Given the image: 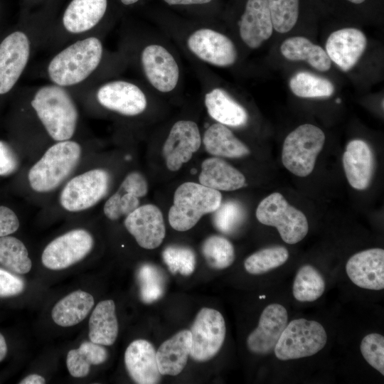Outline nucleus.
I'll use <instances>...</instances> for the list:
<instances>
[{"label":"nucleus","mask_w":384,"mask_h":384,"mask_svg":"<svg viewBox=\"0 0 384 384\" xmlns=\"http://www.w3.org/2000/svg\"><path fill=\"white\" fill-rule=\"evenodd\" d=\"M105 50L100 36L71 41L54 51L45 63L42 75L48 82L82 95L98 84Z\"/></svg>","instance_id":"1"},{"label":"nucleus","mask_w":384,"mask_h":384,"mask_svg":"<svg viewBox=\"0 0 384 384\" xmlns=\"http://www.w3.org/2000/svg\"><path fill=\"white\" fill-rule=\"evenodd\" d=\"M51 25L21 24L0 39V96L15 90L36 51L46 48Z\"/></svg>","instance_id":"2"},{"label":"nucleus","mask_w":384,"mask_h":384,"mask_svg":"<svg viewBox=\"0 0 384 384\" xmlns=\"http://www.w3.org/2000/svg\"><path fill=\"white\" fill-rule=\"evenodd\" d=\"M27 90L30 107L47 134L55 142L71 139L79 120L75 97L50 82Z\"/></svg>","instance_id":"3"},{"label":"nucleus","mask_w":384,"mask_h":384,"mask_svg":"<svg viewBox=\"0 0 384 384\" xmlns=\"http://www.w3.org/2000/svg\"><path fill=\"white\" fill-rule=\"evenodd\" d=\"M107 0H71L59 22L51 25L46 48L53 51L85 37L99 36L97 28L104 19Z\"/></svg>","instance_id":"4"},{"label":"nucleus","mask_w":384,"mask_h":384,"mask_svg":"<svg viewBox=\"0 0 384 384\" xmlns=\"http://www.w3.org/2000/svg\"><path fill=\"white\" fill-rule=\"evenodd\" d=\"M81 154V146L75 141L56 142L30 169L28 179L31 188L38 193L56 188L77 166Z\"/></svg>","instance_id":"5"},{"label":"nucleus","mask_w":384,"mask_h":384,"mask_svg":"<svg viewBox=\"0 0 384 384\" xmlns=\"http://www.w3.org/2000/svg\"><path fill=\"white\" fill-rule=\"evenodd\" d=\"M221 201L219 191L201 183H183L174 192L173 205L168 215L169 224L177 231L188 230L203 215L214 212Z\"/></svg>","instance_id":"6"},{"label":"nucleus","mask_w":384,"mask_h":384,"mask_svg":"<svg viewBox=\"0 0 384 384\" xmlns=\"http://www.w3.org/2000/svg\"><path fill=\"white\" fill-rule=\"evenodd\" d=\"M324 142L325 134L320 128L311 124L299 126L284 141L283 165L297 176H307L312 172Z\"/></svg>","instance_id":"7"},{"label":"nucleus","mask_w":384,"mask_h":384,"mask_svg":"<svg viewBox=\"0 0 384 384\" xmlns=\"http://www.w3.org/2000/svg\"><path fill=\"white\" fill-rule=\"evenodd\" d=\"M327 341V334L319 322L297 319L287 324L274 348L280 361L311 356L320 351Z\"/></svg>","instance_id":"8"},{"label":"nucleus","mask_w":384,"mask_h":384,"mask_svg":"<svg viewBox=\"0 0 384 384\" xmlns=\"http://www.w3.org/2000/svg\"><path fill=\"white\" fill-rule=\"evenodd\" d=\"M256 218L262 224L275 227L283 241L288 244L300 242L309 230L305 215L278 192L271 193L259 203Z\"/></svg>","instance_id":"9"},{"label":"nucleus","mask_w":384,"mask_h":384,"mask_svg":"<svg viewBox=\"0 0 384 384\" xmlns=\"http://www.w3.org/2000/svg\"><path fill=\"white\" fill-rule=\"evenodd\" d=\"M91 95L104 109L127 117L142 114L147 106L143 90L135 83L124 80L98 83L82 95Z\"/></svg>","instance_id":"10"},{"label":"nucleus","mask_w":384,"mask_h":384,"mask_svg":"<svg viewBox=\"0 0 384 384\" xmlns=\"http://www.w3.org/2000/svg\"><path fill=\"white\" fill-rule=\"evenodd\" d=\"M110 175L106 170L95 169L72 178L63 187L59 198L60 206L69 212H80L96 205L106 195Z\"/></svg>","instance_id":"11"},{"label":"nucleus","mask_w":384,"mask_h":384,"mask_svg":"<svg viewBox=\"0 0 384 384\" xmlns=\"http://www.w3.org/2000/svg\"><path fill=\"white\" fill-rule=\"evenodd\" d=\"M191 357L199 362L213 358L221 348L226 327L223 315L211 308H202L191 328Z\"/></svg>","instance_id":"12"},{"label":"nucleus","mask_w":384,"mask_h":384,"mask_svg":"<svg viewBox=\"0 0 384 384\" xmlns=\"http://www.w3.org/2000/svg\"><path fill=\"white\" fill-rule=\"evenodd\" d=\"M93 245V238L88 231L80 228L72 230L46 245L41 261L49 270H63L85 258Z\"/></svg>","instance_id":"13"},{"label":"nucleus","mask_w":384,"mask_h":384,"mask_svg":"<svg viewBox=\"0 0 384 384\" xmlns=\"http://www.w3.org/2000/svg\"><path fill=\"white\" fill-rule=\"evenodd\" d=\"M188 50L200 60L214 66L225 68L237 60L233 42L225 35L208 28H199L187 39Z\"/></svg>","instance_id":"14"},{"label":"nucleus","mask_w":384,"mask_h":384,"mask_svg":"<svg viewBox=\"0 0 384 384\" xmlns=\"http://www.w3.org/2000/svg\"><path fill=\"white\" fill-rule=\"evenodd\" d=\"M140 64L143 73L151 86L166 93L176 87L180 70L171 53L164 46L149 44L140 53Z\"/></svg>","instance_id":"15"},{"label":"nucleus","mask_w":384,"mask_h":384,"mask_svg":"<svg viewBox=\"0 0 384 384\" xmlns=\"http://www.w3.org/2000/svg\"><path fill=\"white\" fill-rule=\"evenodd\" d=\"M201 144L198 127L191 120H180L172 126L162 153L169 170L176 171L187 163Z\"/></svg>","instance_id":"16"},{"label":"nucleus","mask_w":384,"mask_h":384,"mask_svg":"<svg viewBox=\"0 0 384 384\" xmlns=\"http://www.w3.org/2000/svg\"><path fill=\"white\" fill-rule=\"evenodd\" d=\"M124 226L138 245L147 250L158 247L163 242L165 224L160 209L152 204L139 206L126 216Z\"/></svg>","instance_id":"17"},{"label":"nucleus","mask_w":384,"mask_h":384,"mask_svg":"<svg viewBox=\"0 0 384 384\" xmlns=\"http://www.w3.org/2000/svg\"><path fill=\"white\" fill-rule=\"evenodd\" d=\"M288 321V313L279 304H270L262 311L258 326L247 336V346L253 353H271Z\"/></svg>","instance_id":"18"},{"label":"nucleus","mask_w":384,"mask_h":384,"mask_svg":"<svg viewBox=\"0 0 384 384\" xmlns=\"http://www.w3.org/2000/svg\"><path fill=\"white\" fill-rule=\"evenodd\" d=\"M346 271L351 282L366 289L384 288V250L371 248L352 255L346 262Z\"/></svg>","instance_id":"19"},{"label":"nucleus","mask_w":384,"mask_h":384,"mask_svg":"<svg viewBox=\"0 0 384 384\" xmlns=\"http://www.w3.org/2000/svg\"><path fill=\"white\" fill-rule=\"evenodd\" d=\"M367 45L365 34L356 28H344L334 31L326 43V52L330 60L347 72L358 63Z\"/></svg>","instance_id":"20"},{"label":"nucleus","mask_w":384,"mask_h":384,"mask_svg":"<svg viewBox=\"0 0 384 384\" xmlns=\"http://www.w3.org/2000/svg\"><path fill=\"white\" fill-rule=\"evenodd\" d=\"M238 25L240 38L247 47L257 48L268 40L273 26L267 0H247Z\"/></svg>","instance_id":"21"},{"label":"nucleus","mask_w":384,"mask_h":384,"mask_svg":"<svg viewBox=\"0 0 384 384\" xmlns=\"http://www.w3.org/2000/svg\"><path fill=\"white\" fill-rule=\"evenodd\" d=\"M147 192L148 184L144 176L137 171L129 173L118 190L105 202L103 207L105 216L111 220L127 216L139 206V199Z\"/></svg>","instance_id":"22"},{"label":"nucleus","mask_w":384,"mask_h":384,"mask_svg":"<svg viewBox=\"0 0 384 384\" xmlns=\"http://www.w3.org/2000/svg\"><path fill=\"white\" fill-rule=\"evenodd\" d=\"M124 363L130 378L139 384H156L161 378L154 346L144 339L133 341L124 353Z\"/></svg>","instance_id":"23"},{"label":"nucleus","mask_w":384,"mask_h":384,"mask_svg":"<svg viewBox=\"0 0 384 384\" xmlns=\"http://www.w3.org/2000/svg\"><path fill=\"white\" fill-rule=\"evenodd\" d=\"M343 166L349 184L355 189L368 187L374 172L375 160L369 145L361 139H353L346 145Z\"/></svg>","instance_id":"24"},{"label":"nucleus","mask_w":384,"mask_h":384,"mask_svg":"<svg viewBox=\"0 0 384 384\" xmlns=\"http://www.w3.org/2000/svg\"><path fill=\"white\" fill-rule=\"evenodd\" d=\"M191 348L189 330L180 331L164 341L156 351V361L161 375H177L186 365Z\"/></svg>","instance_id":"25"},{"label":"nucleus","mask_w":384,"mask_h":384,"mask_svg":"<svg viewBox=\"0 0 384 384\" xmlns=\"http://www.w3.org/2000/svg\"><path fill=\"white\" fill-rule=\"evenodd\" d=\"M204 103L210 117L220 124L237 127L247 122L246 110L222 88L215 87L207 92Z\"/></svg>","instance_id":"26"},{"label":"nucleus","mask_w":384,"mask_h":384,"mask_svg":"<svg viewBox=\"0 0 384 384\" xmlns=\"http://www.w3.org/2000/svg\"><path fill=\"white\" fill-rule=\"evenodd\" d=\"M200 183L217 191H235L245 186V177L223 159H205L198 177Z\"/></svg>","instance_id":"27"},{"label":"nucleus","mask_w":384,"mask_h":384,"mask_svg":"<svg viewBox=\"0 0 384 384\" xmlns=\"http://www.w3.org/2000/svg\"><path fill=\"white\" fill-rule=\"evenodd\" d=\"M280 51L287 60L305 61L319 71L325 72L331 67V60L326 50L304 36L287 38L281 44Z\"/></svg>","instance_id":"28"},{"label":"nucleus","mask_w":384,"mask_h":384,"mask_svg":"<svg viewBox=\"0 0 384 384\" xmlns=\"http://www.w3.org/2000/svg\"><path fill=\"white\" fill-rule=\"evenodd\" d=\"M93 297L82 290H76L58 301L53 306V321L63 327L76 325L84 320L94 306Z\"/></svg>","instance_id":"29"},{"label":"nucleus","mask_w":384,"mask_h":384,"mask_svg":"<svg viewBox=\"0 0 384 384\" xmlns=\"http://www.w3.org/2000/svg\"><path fill=\"white\" fill-rule=\"evenodd\" d=\"M118 335V322L113 300L100 302L89 320V338L95 343L112 346Z\"/></svg>","instance_id":"30"},{"label":"nucleus","mask_w":384,"mask_h":384,"mask_svg":"<svg viewBox=\"0 0 384 384\" xmlns=\"http://www.w3.org/2000/svg\"><path fill=\"white\" fill-rule=\"evenodd\" d=\"M203 142L206 151L215 156L240 158L250 152L230 129L220 123L213 124L206 130Z\"/></svg>","instance_id":"31"},{"label":"nucleus","mask_w":384,"mask_h":384,"mask_svg":"<svg viewBox=\"0 0 384 384\" xmlns=\"http://www.w3.org/2000/svg\"><path fill=\"white\" fill-rule=\"evenodd\" d=\"M108 353L103 346L90 341L82 342L78 348L68 351L66 365L74 378L88 375L91 365H100L107 360Z\"/></svg>","instance_id":"32"},{"label":"nucleus","mask_w":384,"mask_h":384,"mask_svg":"<svg viewBox=\"0 0 384 384\" xmlns=\"http://www.w3.org/2000/svg\"><path fill=\"white\" fill-rule=\"evenodd\" d=\"M324 278L314 267L304 265L298 270L292 287L293 296L297 301L314 302L324 294Z\"/></svg>","instance_id":"33"},{"label":"nucleus","mask_w":384,"mask_h":384,"mask_svg":"<svg viewBox=\"0 0 384 384\" xmlns=\"http://www.w3.org/2000/svg\"><path fill=\"white\" fill-rule=\"evenodd\" d=\"M289 86L294 95L303 98L329 97L335 90L328 79L306 71L295 73L290 78Z\"/></svg>","instance_id":"34"},{"label":"nucleus","mask_w":384,"mask_h":384,"mask_svg":"<svg viewBox=\"0 0 384 384\" xmlns=\"http://www.w3.org/2000/svg\"><path fill=\"white\" fill-rule=\"evenodd\" d=\"M0 264L18 274L28 273L32 267L24 244L18 238L9 235L0 238Z\"/></svg>","instance_id":"35"},{"label":"nucleus","mask_w":384,"mask_h":384,"mask_svg":"<svg viewBox=\"0 0 384 384\" xmlns=\"http://www.w3.org/2000/svg\"><path fill=\"white\" fill-rule=\"evenodd\" d=\"M288 258L289 252L286 247L271 246L247 257L244 262V267L251 274H262L284 265Z\"/></svg>","instance_id":"36"},{"label":"nucleus","mask_w":384,"mask_h":384,"mask_svg":"<svg viewBox=\"0 0 384 384\" xmlns=\"http://www.w3.org/2000/svg\"><path fill=\"white\" fill-rule=\"evenodd\" d=\"M201 250L208 265L215 270L230 267L235 260V250L232 243L225 238L211 235L203 242Z\"/></svg>","instance_id":"37"},{"label":"nucleus","mask_w":384,"mask_h":384,"mask_svg":"<svg viewBox=\"0 0 384 384\" xmlns=\"http://www.w3.org/2000/svg\"><path fill=\"white\" fill-rule=\"evenodd\" d=\"M273 28L284 33L296 25L299 14V0H267Z\"/></svg>","instance_id":"38"},{"label":"nucleus","mask_w":384,"mask_h":384,"mask_svg":"<svg viewBox=\"0 0 384 384\" xmlns=\"http://www.w3.org/2000/svg\"><path fill=\"white\" fill-rule=\"evenodd\" d=\"M140 296L144 302L151 303L164 294L165 279L163 272L156 266L144 264L138 271Z\"/></svg>","instance_id":"39"},{"label":"nucleus","mask_w":384,"mask_h":384,"mask_svg":"<svg viewBox=\"0 0 384 384\" xmlns=\"http://www.w3.org/2000/svg\"><path fill=\"white\" fill-rule=\"evenodd\" d=\"M213 213L215 228L225 234H230L235 231L242 224L245 215L242 206L235 201L221 203Z\"/></svg>","instance_id":"40"},{"label":"nucleus","mask_w":384,"mask_h":384,"mask_svg":"<svg viewBox=\"0 0 384 384\" xmlns=\"http://www.w3.org/2000/svg\"><path fill=\"white\" fill-rule=\"evenodd\" d=\"M162 257L171 273L178 272L182 275H190L196 267V255L188 247L171 245L162 252Z\"/></svg>","instance_id":"41"},{"label":"nucleus","mask_w":384,"mask_h":384,"mask_svg":"<svg viewBox=\"0 0 384 384\" xmlns=\"http://www.w3.org/2000/svg\"><path fill=\"white\" fill-rule=\"evenodd\" d=\"M361 354L367 363L384 375V337L372 333L366 335L360 345Z\"/></svg>","instance_id":"42"},{"label":"nucleus","mask_w":384,"mask_h":384,"mask_svg":"<svg viewBox=\"0 0 384 384\" xmlns=\"http://www.w3.org/2000/svg\"><path fill=\"white\" fill-rule=\"evenodd\" d=\"M25 289L22 278L0 267V298L20 294Z\"/></svg>","instance_id":"43"},{"label":"nucleus","mask_w":384,"mask_h":384,"mask_svg":"<svg viewBox=\"0 0 384 384\" xmlns=\"http://www.w3.org/2000/svg\"><path fill=\"white\" fill-rule=\"evenodd\" d=\"M19 228L16 213L9 208L0 206V238L15 233Z\"/></svg>","instance_id":"44"},{"label":"nucleus","mask_w":384,"mask_h":384,"mask_svg":"<svg viewBox=\"0 0 384 384\" xmlns=\"http://www.w3.org/2000/svg\"><path fill=\"white\" fill-rule=\"evenodd\" d=\"M17 166L16 160L9 147L0 142V175L13 172Z\"/></svg>","instance_id":"45"},{"label":"nucleus","mask_w":384,"mask_h":384,"mask_svg":"<svg viewBox=\"0 0 384 384\" xmlns=\"http://www.w3.org/2000/svg\"><path fill=\"white\" fill-rule=\"evenodd\" d=\"M169 5H193L204 4L210 2L212 0H164Z\"/></svg>","instance_id":"46"},{"label":"nucleus","mask_w":384,"mask_h":384,"mask_svg":"<svg viewBox=\"0 0 384 384\" xmlns=\"http://www.w3.org/2000/svg\"><path fill=\"white\" fill-rule=\"evenodd\" d=\"M45 383V378L38 374L28 375L19 382L20 384H44Z\"/></svg>","instance_id":"47"},{"label":"nucleus","mask_w":384,"mask_h":384,"mask_svg":"<svg viewBox=\"0 0 384 384\" xmlns=\"http://www.w3.org/2000/svg\"><path fill=\"white\" fill-rule=\"evenodd\" d=\"M7 353V345L4 336L0 333V362L4 360Z\"/></svg>","instance_id":"48"},{"label":"nucleus","mask_w":384,"mask_h":384,"mask_svg":"<svg viewBox=\"0 0 384 384\" xmlns=\"http://www.w3.org/2000/svg\"><path fill=\"white\" fill-rule=\"evenodd\" d=\"M139 0H120V1L126 6L132 5L137 3Z\"/></svg>","instance_id":"49"},{"label":"nucleus","mask_w":384,"mask_h":384,"mask_svg":"<svg viewBox=\"0 0 384 384\" xmlns=\"http://www.w3.org/2000/svg\"><path fill=\"white\" fill-rule=\"evenodd\" d=\"M346 1L353 4H361L365 2L366 0H346Z\"/></svg>","instance_id":"50"},{"label":"nucleus","mask_w":384,"mask_h":384,"mask_svg":"<svg viewBox=\"0 0 384 384\" xmlns=\"http://www.w3.org/2000/svg\"><path fill=\"white\" fill-rule=\"evenodd\" d=\"M336 102H340V99H337Z\"/></svg>","instance_id":"51"}]
</instances>
